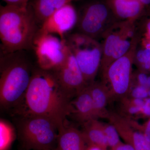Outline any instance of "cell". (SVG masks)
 <instances>
[{"mask_svg":"<svg viewBox=\"0 0 150 150\" xmlns=\"http://www.w3.org/2000/svg\"><path fill=\"white\" fill-rule=\"evenodd\" d=\"M23 101L25 110L21 114L46 117L54 121L59 129L74 112L71 98L62 88L55 72L39 67L33 69Z\"/></svg>","mask_w":150,"mask_h":150,"instance_id":"1","label":"cell"},{"mask_svg":"<svg viewBox=\"0 0 150 150\" xmlns=\"http://www.w3.org/2000/svg\"><path fill=\"white\" fill-rule=\"evenodd\" d=\"M31 7H0V38L3 54L33 48L39 28Z\"/></svg>","mask_w":150,"mask_h":150,"instance_id":"2","label":"cell"},{"mask_svg":"<svg viewBox=\"0 0 150 150\" xmlns=\"http://www.w3.org/2000/svg\"><path fill=\"white\" fill-rule=\"evenodd\" d=\"M21 51L1 55L0 102L4 108L21 104L31 79L33 69Z\"/></svg>","mask_w":150,"mask_h":150,"instance_id":"3","label":"cell"},{"mask_svg":"<svg viewBox=\"0 0 150 150\" xmlns=\"http://www.w3.org/2000/svg\"><path fill=\"white\" fill-rule=\"evenodd\" d=\"M18 135L27 150H53L57 144L58 126L46 117L21 114L17 123Z\"/></svg>","mask_w":150,"mask_h":150,"instance_id":"4","label":"cell"},{"mask_svg":"<svg viewBox=\"0 0 150 150\" xmlns=\"http://www.w3.org/2000/svg\"><path fill=\"white\" fill-rule=\"evenodd\" d=\"M142 35V30L138 26L134 43L130 50L112 62L101 77L102 81L109 89L111 100H122L126 98L131 91L134 58Z\"/></svg>","mask_w":150,"mask_h":150,"instance_id":"5","label":"cell"},{"mask_svg":"<svg viewBox=\"0 0 150 150\" xmlns=\"http://www.w3.org/2000/svg\"><path fill=\"white\" fill-rule=\"evenodd\" d=\"M65 39L86 82L95 81L102 60V43L79 32L70 34Z\"/></svg>","mask_w":150,"mask_h":150,"instance_id":"6","label":"cell"},{"mask_svg":"<svg viewBox=\"0 0 150 150\" xmlns=\"http://www.w3.org/2000/svg\"><path fill=\"white\" fill-rule=\"evenodd\" d=\"M137 22H117L103 36L102 60L99 70L101 78L112 62L130 50L136 36Z\"/></svg>","mask_w":150,"mask_h":150,"instance_id":"7","label":"cell"},{"mask_svg":"<svg viewBox=\"0 0 150 150\" xmlns=\"http://www.w3.org/2000/svg\"><path fill=\"white\" fill-rule=\"evenodd\" d=\"M76 27L79 33L98 40L118 22L105 0H92L78 12Z\"/></svg>","mask_w":150,"mask_h":150,"instance_id":"8","label":"cell"},{"mask_svg":"<svg viewBox=\"0 0 150 150\" xmlns=\"http://www.w3.org/2000/svg\"><path fill=\"white\" fill-rule=\"evenodd\" d=\"M38 67L47 71H56L64 64L69 54L66 39L55 35L38 33L33 41Z\"/></svg>","mask_w":150,"mask_h":150,"instance_id":"9","label":"cell"},{"mask_svg":"<svg viewBox=\"0 0 150 150\" xmlns=\"http://www.w3.org/2000/svg\"><path fill=\"white\" fill-rule=\"evenodd\" d=\"M78 16V11L72 4H67L44 21L38 33L56 35L65 39L66 34L76 25Z\"/></svg>","mask_w":150,"mask_h":150,"instance_id":"10","label":"cell"},{"mask_svg":"<svg viewBox=\"0 0 150 150\" xmlns=\"http://www.w3.org/2000/svg\"><path fill=\"white\" fill-rule=\"evenodd\" d=\"M54 71L62 88L71 99L88 85L69 49L64 63Z\"/></svg>","mask_w":150,"mask_h":150,"instance_id":"11","label":"cell"},{"mask_svg":"<svg viewBox=\"0 0 150 150\" xmlns=\"http://www.w3.org/2000/svg\"><path fill=\"white\" fill-rule=\"evenodd\" d=\"M120 135L121 138L135 150H150V143L144 135L134 128L126 117L113 111H109L107 118Z\"/></svg>","mask_w":150,"mask_h":150,"instance_id":"12","label":"cell"},{"mask_svg":"<svg viewBox=\"0 0 150 150\" xmlns=\"http://www.w3.org/2000/svg\"><path fill=\"white\" fill-rule=\"evenodd\" d=\"M119 21L138 22L147 17L146 11L138 0H105Z\"/></svg>","mask_w":150,"mask_h":150,"instance_id":"13","label":"cell"},{"mask_svg":"<svg viewBox=\"0 0 150 150\" xmlns=\"http://www.w3.org/2000/svg\"><path fill=\"white\" fill-rule=\"evenodd\" d=\"M56 150H86L87 145L81 131L65 124L58 129Z\"/></svg>","mask_w":150,"mask_h":150,"instance_id":"14","label":"cell"},{"mask_svg":"<svg viewBox=\"0 0 150 150\" xmlns=\"http://www.w3.org/2000/svg\"><path fill=\"white\" fill-rule=\"evenodd\" d=\"M88 86L93 102L96 119H107L109 111L107 110V105L111 100L109 89L102 81H94L88 83Z\"/></svg>","mask_w":150,"mask_h":150,"instance_id":"15","label":"cell"},{"mask_svg":"<svg viewBox=\"0 0 150 150\" xmlns=\"http://www.w3.org/2000/svg\"><path fill=\"white\" fill-rule=\"evenodd\" d=\"M72 104L74 109V115L82 125L89 120L96 119L93 102L88 85L76 96L72 100Z\"/></svg>","mask_w":150,"mask_h":150,"instance_id":"16","label":"cell"},{"mask_svg":"<svg viewBox=\"0 0 150 150\" xmlns=\"http://www.w3.org/2000/svg\"><path fill=\"white\" fill-rule=\"evenodd\" d=\"M82 131L87 146H96L102 150L108 147L105 135L102 122L97 119H92L82 124Z\"/></svg>","mask_w":150,"mask_h":150,"instance_id":"17","label":"cell"},{"mask_svg":"<svg viewBox=\"0 0 150 150\" xmlns=\"http://www.w3.org/2000/svg\"><path fill=\"white\" fill-rule=\"evenodd\" d=\"M74 0H34L31 5L38 24L44 21L59 9Z\"/></svg>","mask_w":150,"mask_h":150,"instance_id":"18","label":"cell"},{"mask_svg":"<svg viewBox=\"0 0 150 150\" xmlns=\"http://www.w3.org/2000/svg\"><path fill=\"white\" fill-rule=\"evenodd\" d=\"M134 64L138 69L150 73V50L138 44L135 58Z\"/></svg>","mask_w":150,"mask_h":150,"instance_id":"19","label":"cell"},{"mask_svg":"<svg viewBox=\"0 0 150 150\" xmlns=\"http://www.w3.org/2000/svg\"><path fill=\"white\" fill-rule=\"evenodd\" d=\"M0 150H8L14 138V132L10 124L4 120L0 122Z\"/></svg>","mask_w":150,"mask_h":150,"instance_id":"20","label":"cell"},{"mask_svg":"<svg viewBox=\"0 0 150 150\" xmlns=\"http://www.w3.org/2000/svg\"><path fill=\"white\" fill-rule=\"evenodd\" d=\"M103 131L108 144L111 150L122 143L120 140V135L115 127L112 124L103 123Z\"/></svg>","mask_w":150,"mask_h":150,"instance_id":"21","label":"cell"},{"mask_svg":"<svg viewBox=\"0 0 150 150\" xmlns=\"http://www.w3.org/2000/svg\"><path fill=\"white\" fill-rule=\"evenodd\" d=\"M129 123L134 128L139 131L144 135L146 139L150 143V117L147 121L142 125L138 124L135 121L127 118Z\"/></svg>","mask_w":150,"mask_h":150,"instance_id":"22","label":"cell"},{"mask_svg":"<svg viewBox=\"0 0 150 150\" xmlns=\"http://www.w3.org/2000/svg\"><path fill=\"white\" fill-rule=\"evenodd\" d=\"M139 24L143 35L150 39V17L144 18L140 20Z\"/></svg>","mask_w":150,"mask_h":150,"instance_id":"23","label":"cell"},{"mask_svg":"<svg viewBox=\"0 0 150 150\" xmlns=\"http://www.w3.org/2000/svg\"><path fill=\"white\" fill-rule=\"evenodd\" d=\"M8 5L25 8L28 6V0H4Z\"/></svg>","mask_w":150,"mask_h":150,"instance_id":"24","label":"cell"},{"mask_svg":"<svg viewBox=\"0 0 150 150\" xmlns=\"http://www.w3.org/2000/svg\"><path fill=\"white\" fill-rule=\"evenodd\" d=\"M112 150H135L131 146L128 144L121 143Z\"/></svg>","mask_w":150,"mask_h":150,"instance_id":"25","label":"cell"},{"mask_svg":"<svg viewBox=\"0 0 150 150\" xmlns=\"http://www.w3.org/2000/svg\"><path fill=\"white\" fill-rule=\"evenodd\" d=\"M145 7L147 12V17H150V0H138Z\"/></svg>","mask_w":150,"mask_h":150,"instance_id":"26","label":"cell"},{"mask_svg":"<svg viewBox=\"0 0 150 150\" xmlns=\"http://www.w3.org/2000/svg\"><path fill=\"white\" fill-rule=\"evenodd\" d=\"M86 150H102L100 148L93 146H88Z\"/></svg>","mask_w":150,"mask_h":150,"instance_id":"27","label":"cell"},{"mask_svg":"<svg viewBox=\"0 0 150 150\" xmlns=\"http://www.w3.org/2000/svg\"></svg>","mask_w":150,"mask_h":150,"instance_id":"28","label":"cell"}]
</instances>
